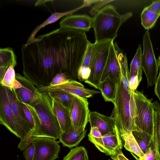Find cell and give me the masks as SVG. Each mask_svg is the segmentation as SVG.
Wrapping results in <instances>:
<instances>
[{
	"label": "cell",
	"instance_id": "6da1fadb",
	"mask_svg": "<svg viewBox=\"0 0 160 160\" xmlns=\"http://www.w3.org/2000/svg\"><path fill=\"white\" fill-rule=\"evenodd\" d=\"M90 41L86 32L60 28L22 45L24 76L34 84L38 78L60 72L77 77Z\"/></svg>",
	"mask_w": 160,
	"mask_h": 160
},
{
	"label": "cell",
	"instance_id": "7a4b0ae2",
	"mask_svg": "<svg viewBox=\"0 0 160 160\" xmlns=\"http://www.w3.org/2000/svg\"><path fill=\"white\" fill-rule=\"evenodd\" d=\"M132 16L131 12L120 14L111 5L104 6L92 18L95 42L114 40L120 27Z\"/></svg>",
	"mask_w": 160,
	"mask_h": 160
},
{
	"label": "cell",
	"instance_id": "3957f363",
	"mask_svg": "<svg viewBox=\"0 0 160 160\" xmlns=\"http://www.w3.org/2000/svg\"><path fill=\"white\" fill-rule=\"evenodd\" d=\"M133 92L125 86L121 78L117 85L114 108L112 114L118 131H132L134 129Z\"/></svg>",
	"mask_w": 160,
	"mask_h": 160
},
{
	"label": "cell",
	"instance_id": "277c9868",
	"mask_svg": "<svg viewBox=\"0 0 160 160\" xmlns=\"http://www.w3.org/2000/svg\"><path fill=\"white\" fill-rule=\"evenodd\" d=\"M30 105L36 111L40 120V137L58 139L61 133L60 128L52 109V99L48 94L40 92L38 98Z\"/></svg>",
	"mask_w": 160,
	"mask_h": 160
},
{
	"label": "cell",
	"instance_id": "5b68a950",
	"mask_svg": "<svg viewBox=\"0 0 160 160\" xmlns=\"http://www.w3.org/2000/svg\"><path fill=\"white\" fill-rule=\"evenodd\" d=\"M134 104V128L144 131L153 136V98L148 99L143 92H133Z\"/></svg>",
	"mask_w": 160,
	"mask_h": 160
},
{
	"label": "cell",
	"instance_id": "8992f818",
	"mask_svg": "<svg viewBox=\"0 0 160 160\" xmlns=\"http://www.w3.org/2000/svg\"><path fill=\"white\" fill-rule=\"evenodd\" d=\"M114 40H104L97 42L95 53L92 58L88 78L84 82L97 89L109 57L111 45Z\"/></svg>",
	"mask_w": 160,
	"mask_h": 160
},
{
	"label": "cell",
	"instance_id": "52a82bcc",
	"mask_svg": "<svg viewBox=\"0 0 160 160\" xmlns=\"http://www.w3.org/2000/svg\"><path fill=\"white\" fill-rule=\"evenodd\" d=\"M142 40L141 67L146 76L148 87L155 84L160 67V56L156 59L148 30L145 32Z\"/></svg>",
	"mask_w": 160,
	"mask_h": 160
},
{
	"label": "cell",
	"instance_id": "ba28073f",
	"mask_svg": "<svg viewBox=\"0 0 160 160\" xmlns=\"http://www.w3.org/2000/svg\"><path fill=\"white\" fill-rule=\"evenodd\" d=\"M0 122L21 139L27 134L16 121L12 111L6 88L0 84Z\"/></svg>",
	"mask_w": 160,
	"mask_h": 160
},
{
	"label": "cell",
	"instance_id": "9c48e42d",
	"mask_svg": "<svg viewBox=\"0 0 160 160\" xmlns=\"http://www.w3.org/2000/svg\"><path fill=\"white\" fill-rule=\"evenodd\" d=\"M36 88L40 93L61 91L85 98H91L95 94L101 93L99 91L86 88L81 83L71 79H69L65 82L59 85H41L38 86Z\"/></svg>",
	"mask_w": 160,
	"mask_h": 160
},
{
	"label": "cell",
	"instance_id": "30bf717a",
	"mask_svg": "<svg viewBox=\"0 0 160 160\" xmlns=\"http://www.w3.org/2000/svg\"><path fill=\"white\" fill-rule=\"evenodd\" d=\"M123 52L117 43H112L108 60L103 72L100 82L107 79L113 81L117 85L121 78L120 57Z\"/></svg>",
	"mask_w": 160,
	"mask_h": 160
},
{
	"label": "cell",
	"instance_id": "8fae6325",
	"mask_svg": "<svg viewBox=\"0 0 160 160\" xmlns=\"http://www.w3.org/2000/svg\"><path fill=\"white\" fill-rule=\"evenodd\" d=\"M35 152L32 160H55L58 158L61 148L56 139L39 137L32 142Z\"/></svg>",
	"mask_w": 160,
	"mask_h": 160
},
{
	"label": "cell",
	"instance_id": "7c38bea8",
	"mask_svg": "<svg viewBox=\"0 0 160 160\" xmlns=\"http://www.w3.org/2000/svg\"><path fill=\"white\" fill-rule=\"evenodd\" d=\"M74 95V98L69 110L72 125L85 128L88 122L90 112L87 98Z\"/></svg>",
	"mask_w": 160,
	"mask_h": 160
},
{
	"label": "cell",
	"instance_id": "4fadbf2b",
	"mask_svg": "<svg viewBox=\"0 0 160 160\" xmlns=\"http://www.w3.org/2000/svg\"><path fill=\"white\" fill-rule=\"evenodd\" d=\"M89 141L106 155H113L118 149L122 148V141L116 125L114 131L102 135L100 138Z\"/></svg>",
	"mask_w": 160,
	"mask_h": 160
},
{
	"label": "cell",
	"instance_id": "5bb4252c",
	"mask_svg": "<svg viewBox=\"0 0 160 160\" xmlns=\"http://www.w3.org/2000/svg\"><path fill=\"white\" fill-rule=\"evenodd\" d=\"M16 78L21 85L19 88L14 90L18 100L31 104L38 98L40 92L34 85L24 76L16 73Z\"/></svg>",
	"mask_w": 160,
	"mask_h": 160
},
{
	"label": "cell",
	"instance_id": "9a60e30c",
	"mask_svg": "<svg viewBox=\"0 0 160 160\" xmlns=\"http://www.w3.org/2000/svg\"><path fill=\"white\" fill-rule=\"evenodd\" d=\"M92 18L86 14L68 15L60 22V28L88 32L92 28Z\"/></svg>",
	"mask_w": 160,
	"mask_h": 160
},
{
	"label": "cell",
	"instance_id": "2e32d148",
	"mask_svg": "<svg viewBox=\"0 0 160 160\" xmlns=\"http://www.w3.org/2000/svg\"><path fill=\"white\" fill-rule=\"evenodd\" d=\"M88 122L91 128L97 127L102 135L114 131L115 121L114 117L107 116L96 111L90 112Z\"/></svg>",
	"mask_w": 160,
	"mask_h": 160
},
{
	"label": "cell",
	"instance_id": "e0dca14e",
	"mask_svg": "<svg viewBox=\"0 0 160 160\" xmlns=\"http://www.w3.org/2000/svg\"><path fill=\"white\" fill-rule=\"evenodd\" d=\"M5 88L13 115L19 125L27 134L33 128L26 120L23 110L14 89Z\"/></svg>",
	"mask_w": 160,
	"mask_h": 160
},
{
	"label": "cell",
	"instance_id": "ac0fdd59",
	"mask_svg": "<svg viewBox=\"0 0 160 160\" xmlns=\"http://www.w3.org/2000/svg\"><path fill=\"white\" fill-rule=\"evenodd\" d=\"M72 125L66 132L61 133L58 138L63 145L69 148L78 146L85 137L87 130Z\"/></svg>",
	"mask_w": 160,
	"mask_h": 160
},
{
	"label": "cell",
	"instance_id": "d6986e66",
	"mask_svg": "<svg viewBox=\"0 0 160 160\" xmlns=\"http://www.w3.org/2000/svg\"><path fill=\"white\" fill-rule=\"evenodd\" d=\"M52 108L59 124L61 133L66 132L72 125L69 110L52 99Z\"/></svg>",
	"mask_w": 160,
	"mask_h": 160
},
{
	"label": "cell",
	"instance_id": "ffe728a7",
	"mask_svg": "<svg viewBox=\"0 0 160 160\" xmlns=\"http://www.w3.org/2000/svg\"><path fill=\"white\" fill-rule=\"evenodd\" d=\"M119 132L121 140L124 142L123 146L127 150L131 153H134L139 158H141L144 155L132 131L121 130Z\"/></svg>",
	"mask_w": 160,
	"mask_h": 160
},
{
	"label": "cell",
	"instance_id": "44dd1931",
	"mask_svg": "<svg viewBox=\"0 0 160 160\" xmlns=\"http://www.w3.org/2000/svg\"><path fill=\"white\" fill-rule=\"evenodd\" d=\"M153 132L152 144L157 152L160 147V105L156 101L153 102Z\"/></svg>",
	"mask_w": 160,
	"mask_h": 160
},
{
	"label": "cell",
	"instance_id": "7402d4cb",
	"mask_svg": "<svg viewBox=\"0 0 160 160\" xmlns=\"http://www.w3.org/2000/svg\"><path fill=\"white\" fill-rule=\"evenodd\" d=\"M86 7V5L83 3L80 6L70 11L62 12H56L52 14L47 20L34 30L26 42L29 43L33 41L35 38V36L37 33L45 26L56 22L63 17L72 14L79 9Z\"/></svg>",
	"mask_w": 160,
	"mask_h": 160
},
{
	"label": "cell",
	"instance_id": "603a6c76",
	"mask_svg": "<svg viewBox=\"0 0 160 160\" xmlns=\"http://www.w3.org/2000/svg\"><path fill=\"white\" fill-rule=\"evenodd\" d=\"M132 132L144 154L148 152L151 149L153 136L140 130H134Z\"/></svg>",
	"mask_w": 160,
	"mask_h": 160
},
{
	"label": "cell",
	"instance_id": "cb8c5ba5",
	"mask_svg": "<svg viewBox=\"0 0 160 160\" xmlns=\"http://www.w3.org/2000/svg\"><path fill=\"white\" fill-rule=\"evenodd\" d=\"M117 85L112 81L106 80L101 82L98 89L106 102H110L113 103L116 96Z\"/></svg>",
	"mask_w": 160,
	"mask_h": 160
},
{
	"label": "cell",
	"instance_id": "d4e9b609",
	"mask_svg": "<svg viewBox=\"0 0 160 160\" xmlns=\"http://www.w3.org/2000/svg\"><path fill=\"white\" fill-rule=\"evenodd\" d=\"M51 98L60 103L69 111L74 99V95L64 91H54L47 92Z\"/></svg>",
	"mask_w": 160,
	"mask_h": 160
},
{
	"label": "cell",
	"instance_id": "484cf974",
	"mask_svg": "<svg viewBox=\"0 0 160 160\" xmlns=\"http://www.w3.org/2000/svg\"><path fill=\"white\" fill-rule=\"evenodd\" d=\"M142 47L140 44L138 46L136 54L132 59L130 65L128 78L138 76L142 79V69L141 67Z\"/></svg>",
	"mask_w": 160,
	"mask_h": 160
},
{
	"label": "cell",
	"instance_id": "4316f807",
	"mask_svg": "<svg viewBox=\"0 0 160 160\" xmlns=\"http://www.w3.org/2000/svg\"><path fill=\"white\" fill-rule=\"evenodd\" d=\"M160 13L153 12L148 7H145L141 14V24L146 30L152 28L155 25Z\"/></svg>",
	"mask_w": 160,
	"mask_h": 160
},
{
	"label": "cell",
	"instance_id": "83f0119b",
	"mask_svg": "<svg viewBox=\"0 0 160 160\" xmlns=\"http://www.w3.org/2000/svg\"><path fill=\"white\" fill-rule=\"evenodd\" d=\"M17 65L15 55L12 49L9 48H0V68L7 67Z\"/></svg>",
	"mask_w": 160,
	"mask_h": 160
},
{
	"label": "cell",
	"instance_id": "f1b7e54d",
	"mask_svg": "<svg viewBox=\"0 0 160 160\" xmlns=\"http://www.w3.org/2000/svg\"><path fill=\"white\" fill-rule=\"evenodd\" d=\"M63 160H88L87 150L83 146L76 147L71 149Z\"/></svg>",
	"mask_w": 160,
	"mask_h": 160
},
{
	"label": "cell",
	"instance_id": "f546056e",
	"mask_svg": "<svg viewBox=\"0 0 160 160\" xmlns=\"http://www.w3.org/2000/svg\"><path fill=\"white\" fill-rule=\"evenodd\" d=\"M14 67L12 65L8 67L0 83L2 86L10 89H13L16 80Z\"/></svg>",
	"mask_w": 160,
	"mask_h": 160
},
{
	"label": "cell",
	"instance_id": "4dcf8cb0",
	"mask_svg": "<svg viewBox=\"0 0 160 160\" xmlns=\"http://www.w3.org/2000/svg\"><path fill=\"white\" fill-rule=\"evenodd\" d=\"M40 137L38 132L34 128H32L20 140L18 148L21 151H23L29 144L37 138Z\"/></svg>",
	"mask_w": 160,
	"mask_h": 160
},
{
	"label": "cell",
	"instance_id": "1f68e13d",
	"mask_svg": "<svg viewBox=\"0 0 160 160\" xmlns=\"http://www.w3.org/2000/svg\"><path fill=\"white\" fill-rule=\"evenodd\" d=\"M97 43L96 42L94 43L89 42L81 66L90 68L91 63L95 53Z\"/></svg>",
	"mask_w": 160,
	"mask_h": 160
},
{
	"label": "cell",
	"instance_id": "d6a6232c",
	"mask_svg": "<svg viewBox=\"0 0 160 160\" xmlns=\"http://www.w3.org/2000/svg\"><path fill=\"white\" fill-rule=\"evenodd\" d=\"M160 152L155 149L154 146L151 144V149L141 158H138L137 160H160Z\"/></svg>",
	"mask_w": 160,
	"mask_h": 160
},
{
	"label": "cell",
	"instance_id": "836d02e7",
	"mask_svg": "<svg viewBox=\"0 0 160 160\" xmlns=\"http://www.w3.org/2000/svg\"><path fill=\"white\" fill-rule=\"evenodd\" d=\"M69 77L66 72H59L53 77L49 85L53 86L60 84L67 81L69 79Z\"/></svg>",
	"mask_w": 160,
	"mask_h": 160
},
{
	"label": "cell",
	"instance_id": "e575fe53",
	"mask_svg": "<svg viewBox=\"0 0 160 160\" xmlns=\"http://www.w3.org/2000/svg\"><path fill=\"white\" fill-rule=\"evenodd\" d=\"M90 72L89 68L81 66L78 71L77 78L80 81L84 82L88 78Z\"/></svg>",
	"mask_w": 160,
	"mask_h": 160
},
{
	"label": "cell",
	"instance_id": "d590c367",
	"mask_svg": "<svg viewBox=\"0 0 160 160\" xmlns=\"http://www.w3.org/2000/svg\"><path fill=\"white\" fill-rule=\"evenodd\" d=\"M19 101L20 105L24 112L27 121L33 128L34 126V124L32 115L29 109L25 103L20 101Z\"/></svg>",
	"mask_w": 160,
	"mask_h": 160
},
{
	"label": "cell",
	"instance_id": "8d00e7d4",
	"mask_svg": "<svg viewBox=\"0 0 160 160\" xmlns=\"http://www.w3.org/2000/svg\"><path fill=\"white\" fill-rule=\"evenodd\" d=\"M35 152V146L32 142L23 150V155L26 160H32Z\"/></svg>",
	"mask_w": 160,
	"mask_h": 160
},
{
	"label": "cell",
	"instance_id": "74e56055",
	"mask_svg": "<svg viewBox=\"0 0 160 160\" xmlns=\"http://www.w3.org/2000/svg\"><path fill=\"white\" fill-rule=\"evenodd\" d=\"M113 0H98L90 12L92 15L94 16L99 10L108 3Z\"/></svg>",
	"mask_w": 160,
	"mask_h": 160
},
{
	"label": "cell",
	"instance_id": "f35d334b",
	"mask_svg": "<svg viewBox=\"0 0 160 160\" xmlns=\"http://www.w3.org/2000/svg\"><path fill=\"white\" fill-rule=\"evenodd\" d=\"M141 80L138 76L128 78L129 88L132 91L134 92L136 90Z\"/></svg>",
	"mask_w": 160,
	"mask_h": 160
},
{
	"label": "cell",
	"instance_id": "ab89813d",
	"mask_svg": "<svg viewBox=\"0 0 160 160\" xmlns=\"http://www.w3.org/2000/svg\"><path fill=\"white\" fill-rule=\"evenodd\" d=\"M102 136L101 133L97 127H92L91 128L90 131L88 135V139L89 140L100 138Z\"/></svg>",
	"mask_w": 160,
	"mask_h": 160
},
{
	"label": "cell",
	"instance_id": "60d3db41",
	"mask_svg": "<svg viewBox=\"0 0 160 160\" xmlns=\"http://www.w3.org/2000/svg\"><path fill=\"white\" fill-rule=\"evenodd\" d=\"M110 157L109 160H129L124 155L120 148L118 149L115 154L110 156Z\"/></svg>",
	"mask_w": 160,
	"mask_h": 160
},
{
	"label": "cell",
	"instance_id": "b9f144b4",
	"mask_svg": "<svg viewBox=\"0 0 160 160\" xmlns=\"http://www.w3.org/2000/svg\"><path fill=\"white\" fill-rule=\"evenodd\" d=\"M148 7L153 12L160 13V0H157L154 1Z\"/></svg>",
	"mask_w": 160,
	"mask_h": 160
},
{
	"label": "cell",
	"instance_id": "7bdbcfd3",
	"mask_svg": "<svg viewBox=\"0 0 160 160\" xmlns=\"http://www.w3.org/2000/svg\"><path fill=\"white\" fill-rule=\"evenodd\" d=\"M160 72L157 77L155 83L154 88V92L156 96L158 97V99L160 100Z\"/></svg>",
	"mask_w": 160,
	"mask_h": 160
},
{
	"label": "cell",
	"instance_id": "ee69618b",
	"mask_svg": "<svg viewBox=\"0 0 160 160\" xmlns=\"http://www.w3.org/2000/svg\"><path fill=\"white\" fill-rule=\"evenodd\" d=\"M0 124H1V122H0Z\"/></svg>",
	"mask_w": 160,
	"mask_h": 160
}]
</instances>
